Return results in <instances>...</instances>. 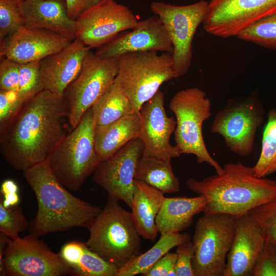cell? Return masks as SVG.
I'll use <instances>...</instances> for the list:
<instances>
[{
    "label": "cell",
    "mask_w": 276,
    "mask_h": 276,
    "mask_svg": "<svg viewBox=\"0 0 276 276\" xmlns=\"http://www.w3.org/2000/svg\"><path fill=\"white\" fill-rule=\"evenodd\" d=\"M90 49L76 38L62 50L40 61V72L43 90L63 96L76 78Z\"/></svg>",
    "instance_id": "ffe728a7"
},
{
    "label": "cell",
    "mask_w": 276,
    "mask_h": 276,
    "mask_svg": "<svg viewBox=\"0 0 276 276\" xmlns=\"http://www.w3.org/2000/svg\"><path fill=\"white\" fill-rule=\"evenodd\" d=\"M265 241L261 227L248 213L237 218L223 276L252 275Z\"/></svg>",
    "instance_id": "d6986e66"
},
{
    "label": "cell",
    "mask_w": 276,
    "mask_h": 276,
    "mask_svg": "<svg viewBox=\"0 0 276 276\" xmlns=\"http://www.w3.org/2000/svg\"><path fill=\"white\" fill-rule=\"evenodd\" d=\"M264 119L262 102L254 93L229 99L216 113L211 130L222 136L232 152L246 156L254 151L256 133Z\"/></svg>",
    "instance_id": "9c48e42d"
},
{
    "label": "cell",
    "mask_w": 276,
    "mask_h": 276,
    "mask_svg": "<svg viewBox=\"0 0 276 276\" xmlns=\"http://www.w3.org/2000/svg\"><path fill=\"white\" fill-rule=\"evenodd\" d=\"M3 196V198L1 196L0 201L6 208L16 205L19 203V196L18 192L7 193Z\"/></svg>",
    "instance_id": "60d3db41"
},
{
    "label": "cell",
    "mask_w": 276,
    "mask_h": 276,
    "mask_svg": "<svg viewBox=\"0 0 276 276\" xmlns=\"http://www.w3.org/2000/svg\"><path fill=\"white\" fill-rule=\"evenodd\" d=\"M9 276H62L72 272L58 254L31 234L10 239L3 253Z\"/></svg>",
    "instance_id": "7c38bea8"
},
{
    "label": "cell",
    "mask_w": 276,
    "mask_h": 276,
    "mask_svg": "<svg viewBox=\"0 0 276 276\" xmlns=\"http://www.w3.org/2000/svg\"><path fill=\"white\" fill-rule=\"evenodd\" d=\"M140 132L139 113L136 112L95 132V147L101 162L111 156L130 141L139 137Z\"/></svg>",
    "instance_id": "d4e9b609"
},
{
    "label": "cell",
    "mask_w": 276,
    "mask_h": 276,
    "mask_svg": "<svg viewBox=\"0 0 276 276\" xmlns=\"http://www.w3.org/2000/svg\"><path fill=\"white\" fill-rule=\"evenodd\" d=\"M118 72L116 58H104L90 50L87 53L76 78L63 94L72 130L113 83Z\"/></svg>",
    "instance_id": "30bf717a"
},
{
    "label": "cell",
    "mask_w": 276,
    "mask_h": 276,
    "mask_svg": "<svg viewBox=\"0 0 276 276\" xmlns=\"http://www.w3.org/2000/svg\"><path fill=\"white\" fill-rule=\"evenodd\" d=\"M190 239L186 233H171L160 235L158 241L148 250L132 258L119 268L117 276L142 274L155 263L175 247Z\"/></svg>",
    "instance_id": "83f0119b"
},
{
    "label": "cell",
    "mask_w": 276,
    "mask_h": 276,
    "mask_svg": "<svg viewBox=\"0 0 276 276\" xmlns=\"http://www.w3.org/2000/svg\"><path fill=\"white\" fill-rule=\"evenodd\" d=\"M59 255L78 276H117L119 268L92 251L85 242L72 241L64 244Z\"/></svg>",
    "instance_id": "cb8c5ba5"
},
{
    "label": "cell",
    "mask_w": 276,
    "mask_h": 276,
    "mask_svg": "<svg viewBox=\"0 0 276 276\" xmlns=\"http://www.w3.org/2000/svg\"><path fill=\"white\" fill-rule=\"evenodd\" d=\"M67 116L63 96L42 90L0 129L3 157L22 171L45 161L65 135L62 120Z\"/></svg>",
    "instance_id": "6da1fadb"
},
{
    "label": "cell",
    "mask_w": 276,
    "mask_h": 276,
    "mask_svg": "<svg viewBox=\"0 0 276 276\" xmlns=\"http://www.w3.org/2000/svg\"><path fill=\"white\" fill-rule=\"evenodd\" d=\"M237 218L223 213L204 214L192 238L195 276H223L235 231Z\"/></svg>",
    "instance_id": "ba28073f"
},
{
    "label": "cell",
    "mask_w": 276,
    "mask_h": 276,
    "mask_svg": "<svg viewBox=\"0 0 276 276\" xmlns=\"http://www.w3.org/2000/svg\"><path fill=\"white\" fill-rule=\"evenodd\" d=\"M25 26L43 29L73 41L77 38L75 20L58 0H25Z\"/></svg>",
    "instance_id": "44dd1931"
},
{
    "label": "cell",
    "mask_w": 276,
    "mask_h": 276,
    "mask_svg": "<svg viewBox=\"0 0 276 276\" xmlns=\"http://www.w3.org/2000/svg\"><path fill=\"white\" fill-rule=\"evenodd\" d=\"M25 0H0V40L25 26Z\"/></svg>",
    "instance_id": "4dcf8cb0"
},
{
    "label": "cell",
    "mask_w": 276,
    "mask_h": 276,
    "mask_svg": "<svg viewBox=\"0 0 276 276\" xmlns=\"http://www.w3.org/2000/svg\"><path fill=\"white\" fill-rule=\"evenodd\" d=\"M175 270L176 276H195L193 268L194 248L189 239L176 246Z\"/></svg>",
    "instance_id": "8d00e7d4"
},
{
    "label": "cell",
    "mask_w": 276,
    "mask_h": 276,
    "mask_svg": "<svg viewBox=\"0 0 276 276\" xmlns=\"http://www.w3.org/2000/svg\"><path fill=\"white\" fill-rule=\"evenodd\" d=\"M75 21L77 38L90 49L101 47L139 21L127 7L115 0H99Z\"/></svg>",
    "instance_id": "4fadbf2b"
},
{
    "label": "cell",
    "mask_w": 276,
    "mask_h": 276,
    "mask_svg": "<svg viewBox=\"0 0 276 276\" xmlns=\"http://www.w3.org/2000/svg\"><path fill=\"white\" fill-rule=\"evenodd\" d=\"M144 145L136 138L113 155L101 162L94 172L93 180L108 194V199L124 201L132 206L134 175Z\"/></svg>",
    "instance_id": "9a60e30c"
},
{
    "label": "cell",
    "mask_w": 276,
    "mask_h": 276,
    "mask_svg": "<svg viewBox=\"0 0 276 276\" xmlns=\"http://www.w3.org/2000/svg\"><path fill=\"white\" fill-rule=\"evenodd\" d=\"M154 51L172 54L168 34L156 15L139 21L131 30L122 32L98 48L95 53L104 58H117L125 53Z\"/></svg>",
    "instance_id": "e0dca14e"
},
{
    "label": "cell",
    "mask_w": 276,
    "mask_h": 276,
    "mask_svg": "<svg viewBox=\"0 0 276 276\" xmlns=\"http://www.w3.org/2000/svg\"><path fill=\"white\" fill-rule=\"evenodd\" d=\"M85 243L92 251L121 267L139 255L141 237L131 212L108 199L88 229Z\"/></svg>",
    "instance_id": "5b68a950"
},
{
    "label": "cell",
    "mask_w": 276,
    "mask_h": 276,
    "mask_svg": "<svg viewBox=\"0 0 276 276\" xmlns=\"http://www.w3.org/2000/svg\"><path fill=\"white\" fill-rule=\"evenodd\" d=\"M223 172L186 181L189 190L204 196V214L223 213L238 218L276 197V179L255 176L241 162L223 165Z\"/></svg>",
    "instance_id": "3957f363"
},
{
    "label": "cell",
    "mask_w": 276,
    "mask_h": 276,
    "mask_svg": "<svg viewBox=\"0 0 276 276\" xmlns=\"http://www.w3.org/2000/svg\"><path fill=\"white\" fill-rule=\"evenodd\" d=\"M206 198L201 195L188 197H165L156 219L158 233L160 235L180 233L191 226L193 218L204 212Z\"/></svg>",
    "instance_id": "7402d4cb"
},
{
    "label": "cell",
    "mask_w": 276,
    "mask_h": 276,
    "mask_svg": "<svg viewBox=\"0 0 276 276\" xmlns=\"http://www.w3.org/2000/svg\"><path fill=\"white\" fill-rule=\"evenodd\" d=\"M92 107L95 119V132L135 112L123 89L114 81Z\"/></svg>",
    "instance_id": "484cf974"
},
{
    "label": "cell",
    "mask_w": 276,
    "mask_h": 276,
    "mask_svg": "<svg viewBox=\"0 0 276 276\" xmlns=\"http://www.w3.org/2000/svg\"><path fill=\"white\" fill-rule=\"evenodd\" d=\"M258 177H266L276 172V109L267 113V122L264 127L259 158L252 167Z\"/></svg>",
    "instance_id": "f1b7e54d"
},
{
    "label": "cell",
    "mask_w": 276,
    "mask_h": 276,
    "mask_svg": "<svg viewBox=\"0 0 276 276\" xmlns=\"http://www.w3.org/2000/svg\"><path fill=\"white\" fill-rule=\"evenodd\" d=\"M237 36L242 40L276 50V13L259 19Z\"/></svg>",
    "instance_id": "f546056e"
},
{
    "label": "cell",
    "mask_w": 276,
    "mask_h": 276,
    "mask_svg": "<svg viewBox=\"0 0 276 276\" xmlns=\"http://www.w3.org/2000/svg\"><path fill=\"white\" fill-rule=\"evenodd\" d=\"M164 105V94L160 90L142 105L139 111V138L144 145L143 156L171 160L181 154L170 142L176 121L167 116Z\"/></svg>",
    "instance_id": "2e32d148"
},
{
    "label": "cell",
    "mask_w": 276,
    "mask_h": 276,
    "mask_svg": "<svg viewBox=\"0 0 276 276\" xmlns=\"http://www.w3.org/2000/svg\"><path fill=\"white\" fill-rule=\"evenodd\" d=\"M71 41L54 32L24 26L1 40V58H8L20 64L41 61L62 50Z\"/></svg>",
    "instance_id": "ac0fdd59"
},
{
    "label": "cell",
    "mask_w": 276,
    "mask_h": 276,
    "mask_svg": "<svg viewBox=\"0 0 276 276\" xmlns=\"http://www.w3.org/2000/svg\"><path fill=\"white\" fill-rule=\"evenodd\" d=\"M248 214L259 223L266 240L276 242V197Z\"/></svg>",
    "instance_id": "836d02e7"
},
{
    "label": "cell",
    "mask_w": 276,
    "mask_h": 276,
    "mask_svg": "<svg viewBox=\"0 0 276 276\" xmlns=\"http://www.w3.org/2000/svg\"><path fill=\"white\" fill-rule=\"evenodd\" d=\"M208 3L203 28L222 38L237 36L259 19L276 13V0H210Z\"/></svg>",
    "instance_id": "5bb4252c"
},
{
    "label": "cell",
    "mask_w": 276,
    "mask_h": 276,
    "mask_svg": "<svg viewBox=\"0 0 276 276\" xmlns=\"http://www.w3.org/2000/svg\"><path fill=\"white\" fill-rule=\"evenodd\" d=\"M99 0H65L69 17L76 20L86 10L96 4Z\"/></svg>",
    "instance_id": "ab89813d"
},
{
    "label": "cell",
    "mask_w": 276,
    "mask_h": 276,
    "mask_svg": "<svg viewBox=\"0 0 276 276\" xmlns=\"http://www.w3.org/2000/svg\"><path fill=\"white\" fill-rule=\"evenodd\" d=\"M22 173L37 200V213L29 228L36 237L74 227L89 229L102 210L71 193L54 175L47 159Z\"/></svg>",
    "instance_id": "7a4b0ae2"
},
{
    "label": "cell",
    "mask_w": 276,
    "mask_h": 276,
    "mask_svg": "<svg viewBox=\"0 0 276 276\" xmlns=\"http://www.w3.org/2000/svg\"><path fill=\"white\" fill-rule=\"evenodd\" d=\"M18 186L13 180L6 179L1 185V193L3 195L9 193L18 192Z\"/></svg>",
    "instance_id": "7bdbcfd3"
},
{
    "label": "cell",
    "mask_w": 276,
    "mask_h": 276,
    "mask_svg": "<svg viewBox=\"0 0 276 276\" xmlns=\"http://www.w3.org/2000/svg\"><path fill=\"white\" fill-rule=\"evenodd\" d=\"M208 4L202 0L183 6L159 2H153L150 5L151 11L159 17L172 42L176 78L185 75L191 66L193 39L206 16Z\"/></svg>",
    "instance_id": "8fae6325"
},
{
    "label": "cell",
    "mask_w": 276,
    "mask_h": 276,
    "mask_svg": "<svg viewBox=\"0 0 276 276\" xmlns=\"http://www.w3.org/2000/svg\"><path fill=\"white\" fill-rule=\"evenodd\" d=\"M211 106L205 93L197 87L178 91L169 103V108L176 117L174 140L180 154H193L198 163H206L217 174H220L223 167L209 152L202 134L203 124L211 116Z\"/></svg>",
    "instance_id": "52a82bcc"
},
{
    "label": "cell",
    "mask_w": 276,
    "mask_h": 276,
    "mask_svg": "<svg viewBox=\"0 0 276 276\" xmlns=\"http://www.w3.org/2000/svg\"><path fill=\"white\" fill-rule=\"evenodd\" d=\"M9 237L4 234L0 233V275L6 276V274L5 271L3 264V253L4 249L10 239Z\"/></svg>",
    "instance_id": "b9f144b4"
},
{
    "label": "cell",
    "mask_w": 276,
    "mask_h": 276,
    "mask_svg": "<svg viewBox=\"0 0 276 276\" xmlns=\"http://www.w3.org/2000/svg\"><path fill=\"white\" fill-rule=\"evenodd\" d=\"M116 58L118 72L114 81L123 89L137 113L161 85L176 78L172 54L148 51L125 53Z\"/></svg>",
    "instance_id": "8992f818"
},
{
    "label": "cell",
    "mask_w": 276,
    "mask_h": 276,
    "mask_svg": "<svg viewBox=\"0 0 276 276\" xmlns=\"http://www.w3.org/2000/svg\"><path fill=\"white\" fill-rule=\"evenodd\" d=\"M165 198L159 190L134 179L131 214L137 232L145 239L154 241L157 237L156 219Z\"/></svg>",
    "instance_id": "603a6c76"
},
{
    "label": "cell",
    "mask_w": 276,
    "mask_h": 276,
    "mask_svg": "<svg viewBox=\"0 0 276 276\" xmlns=\"http://www.w3.org/2000/svg\"><path fill=\"white\" fill-rule=\"evenodd\" d=\"M253 276H276V242L266 240L256 263Z\"/></svg>",
    "instance_id": "e575fe53"
},
{
    "label": "cell",
    "mask_w": 276,
    "mask_h": 276,
    "mask_svg": "<svg viewBox=\"0 0 276 276\" xmlns=\"http://www.w3.org/2000/svg\"><path fill=\"white\" fill-rule=\"evenodd\" d=\"M176 261V252L169 251L141 275L176 276L175 270Z\"/></svg>",
    "instance_id": "f35d334b"
},
{
    "label": "cell",
    "mask_w": 276,
    "mask_h": 276,
    "mask_svg": "<svg viewBox=\"0 0 276 276\" xmlns=\"http://www.w3.org/2000/svg\"><path fill=\"white\" fill-rule=\"evenodd\" d=\"M95 115L91 107L47 159L54 175L70 191L79 190L101 162L95 147Z\"/></svg>",
    "instance_id": "277c9868"
},
{
    "label": "cell",
    "mask_w": 276,
    "mask_h": 276,
    "mask_svg": "<svg viewBox=\"0 0 276 276\" xmlns=\"http://www.w3.org/2000/svg\"><path fill=\"white\" fill-rule=\"evenodd\" d=\"M40 64L36 61L20 65L17 96L23 104L43 90Z\"/></svg>",
    "instance_id": "1f68e13d"
},
{
    "label": "cell",
    "mask_w": 276,
    "mask_h": 276,
    "mask_svg": "<svg viewBox=\"0 0 276 276\" xmlns=\"http://www.w3.org/2000/svg\"><path fill=\"white\" fill-rule=\"evenodd\" d=\"M20 64L11 59L1 58L0 63L1 90L18 91Z\"/></svg>",
    "instance_id": "d590c367"
},
{
    "label": "cell",
    "mask_w": 276,
    "mask_h": 276,
    "mask_svg": "<svg viewBox=\"0 0 276 276\" xmlns=\"http://www.w3.org/2000/svg\"><path fill=\"white\" fill-rule=\"evenodd\" d=\"M30 222L18 204L5 207L0 201V232L11 239L19 237L22 232L29 228Z\"/></svg>",
    "instance_id": "d6a6232c"
},
{
    "label": "cell",
    "mask_w": 276,
    "mask_h": 276,
    "mask_svg": "<svg viewBox=\"0 0 276 276\" xmlns=\"http://www.w3.org/2000/svg\"><path fill=\"white\" fill-rule=\"evenodd\" d=\"M24 104L14 91H0V129L5 127L16 114Z\"/></svg>",
    "instance_id": "74e56055"
},
{
    "label": "cell",
    "mask_w": 276,
    "mask_h": 276,
    "mask_svg": "<svg viewBox=\"0 0 276 276\" xmlns=\"http://www.w3.org/2000/svg\"><path fill=\"white\" fill-rule=\"evenodd\" d=\"M134 179L143 181L164 194L180 191V181L173 172L171 160L142 155L136 167Z\"/></svg>",
    "instance_id": "4316f807"
}]
</instances>
